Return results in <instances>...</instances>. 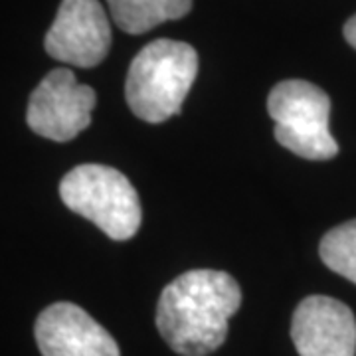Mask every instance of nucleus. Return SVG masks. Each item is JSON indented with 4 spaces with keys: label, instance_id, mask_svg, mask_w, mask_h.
<instances>
[{
    "label": "nucleus",
    "instance_id": "1",
    "mask_svg": "<svg viewBox=\"0 0 356 356\" xmlns=\"http://www.w3.org/2000/svg\"><path fill=\"white\" fill-rule=\"evenodd\" d=\"M242 305V289L226 271L192 269L168 283L156 305V329L182 356H206L228 337L229 317Z\"/></svg>",
    "mask_w": 356,
    "mask_h": 356
},
{
    "label": "nucleus",
    "instance_id": "5",
    "mask_svg": "<svg viewBox=\"0 0 356 356\" xmlns=\"http://www.w3.org/2000/svg\"><path fill=\"white\" fill-rule=\"evenodd\" d=\"M95 102L93 88L79 83L72 70L58 67L32 91L26 121L40 137L65 143L89 127Z\"/></svg>",
    "mask_w": 356,
    "mask_h": 356
},
{
    "label": "nucleus",
    "instance_id": "3",
    "mask_svg": "<svg viewBox=\"0 0 356 356\" xmlns=\"http://www.w3.org/2000/svg\"><path fill=\"white\" fill-rule=\"evenodd\" d=\"M64 204L88 218L105 236L123 242L140 226V204L129 178L105 165H79L60 182Z\"/></svg>",
    "mask_w": 356,
    "mask_h": 356
},
{
    "label": "nucleus",
    "instance_id": "4",
    "mask_svg": "<svg viewBox=\"0 0 356 356\" xmlns=\"http://www.w3.org/2000/svg\"><path fill=\"white\" fill-rule=\"evenodd\" d=\"M267 111L275 121V139L281 147L309 161H329L339 145L329 131L331 99L305 79H287L271 89Z\"/></svg>",
    "mask_w": 356,
    "mask_h": 356
},
{
    "label": "nucleus",
    "instance_id": "11",
    "mask_svg": "<svg viewBox=\"0 0 356 356\" xmlns=\"http://www.w3.org/2000/svg\"><path fill=\"white\" fill-rule=\"evenodd\" d=\"M344 38L356 50V14L344 24Z\"/></svg>",
    "mask_w": 356,
    "mask_h": 356
},
{
    "label": "nucleus",
    "instance_id": "2",
    "mask_svg": "<svg viewBox=\"0 0 356 356\" xmlns=\"http://www.w3.org/2000/svg\"><path fill=\"white\" fill-rule=\"evenodd\" d=\"M198 74V54L186 42L154 40L129 65L125 97L135 117L163 123L177 115Z\"/></svg>",
    "mask_w": 356,
    "mask_h": 356
},
{
    "label": "nucleus",
    "instance_id": "6",
    "mask_svg": "<svg viewBox=\"0 0 356 356\" xmlns=\"http://www.w3.org/2000/svg\"><path fill=\"white\" fill-rule=\"evenodd\" d=\"M44 48L54 60L95 67L111 48V26L99 0H62Z\"/></svg>",
    "mask_w": 356,
    "mask_h": 356
},
{
    "label": "nucleus",
    "instance_id": "8",
    "mask_svg": "<svg viewBox=\"0 0 356 356\" xmlns=\"http://www.w3.org/2000/svg\"><path fill=\"white\" fill-rule=\"evenodd\" d=\"M34 334L44 356H121L119 344L95 318L65 301L40 313Z\"/></svg>",
    "mask_w": 356,
    "mask_h": 356
},
{
    "label": "nucleus",
    "instance_id": "9",
    "mask_svg": "<svg viewBox=\"0 0 356 356\" xmlns=\"http://www.w3.org/2000/svg\"><path fill=\"white\" fill-rule=\"evenodd\" d=\"M115 24L127 34H145L154 26L191 13L192 0H107Z\"/></svg>",
    "mask_w": 356,
    "mask_h": 356
},
{
    "label": "nucleus",
    "instance_id": "7",
    "mask_svg": "<svg viewBox=\"0 0 356 356\" xmlns=\"http://www.w3.org/2000/svg\"><path fill=\"white\" fill-rule=\"evenodd\" d=\"M291 339L301 356H356V318L341 301L311 295L293 313Z\"/></svg>",
    "mask_w": 356,
    "mask_h": 356
},
{
    "label": "nucleus",
    "instance_id": "10",
    "mask_svg": "<svg viewBox=\"0 0 356 356\" xmlns=\"http://www.w3.org/2000/svg\"><path fill=\"white\" fill-rule=\"evenodd\" d=\"M318 254L329 269L356 283V220L327 232L321 240Z\"/></svg>",
    "mask_w": 356,
    "mask_h": 356
}]
</instances>
